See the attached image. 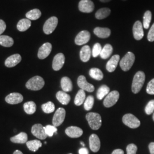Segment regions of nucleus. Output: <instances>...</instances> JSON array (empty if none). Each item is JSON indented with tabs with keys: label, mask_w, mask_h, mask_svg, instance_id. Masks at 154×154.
I'll use <instances>...</instances> for the list:
<instances>
[{
	"label": "nucleus",
	"mask_w": 154,
	"mask_h": 154,
	"mask_svg": "<svg viewBox=\"0 0 154 154\" xmlns=\"http://www.w3.org/2000/svg\"><path fill=\"white\" fill-rule=\"evenodd\" d=\"M145 74L144 72H138L133 78L132 83V91L134 94H137L142 88L145 81Z\"/></svg>",
	"instance_id": "1"
},
{
	"label": "nucleus",
	"mask_w": 154,
	"mask_h": 154,
	"mask_svg": "<svg viewBox=\"0 0 154 154\" xmlns=\"http://www.w3.org/2000/svg\"><path fill=\"white\" fill-rule=\"evenodd\" d=\"M90 128L94 130H98L102 125V118L99 114L89 112L86 116Z\"/></svg>",
	"instance_id": "2"
},
{
	"label": "nucleus",
	"mask_w": 154,
	"mask_h": 154,
	"mask_svg": "<svg viewBox=\"0 0 154 154\" xmlns=\"http://www.w3.org/2000/svg\"><path fill=\"white\" fill-rule=\"evenodd\" d=\"M44 85V79L39 76H35L32 78L26 83V87L27 88L33 91H38L42 89Z\"/></svg>",
	"instance_id": "3"
},
{
	"label": "nucleus",
	"mask_w": 154,
	"mask_h": 154,
	"mask_svg": "<svg viewBox=\"0 0 154 154\" xmlns=\"http://www.w3.org/2000/svg\"><path fill=\"white\" fill-rule=\"evenodd\" d=\"M135 60L134 54L128 51L120 61V66L124 72L128 71L132 67Z\"/></svg>",
	"instance_id": "4"
},
{
	"label": "nucleus",
	"mask_w": 154,
	"mask_h": 154,
	"mask_svg": "<svg viewBox=\"0 0 154 154\" xmlns=\"http://www.w3.org/2000/svg\"><path fill=\"white\" fill-rule=\"evenodd\" d=\"M123 123L131 128H137L140 125V122L135 116L131 114H127L123 116Z\"/></svg>",
	"instance_id": "5"
},
{
	"label": "nucleus",
	"mask_w": 154,
	"mask_h": 154,
	"mask_svg": "<svg viewBox=\"0 0 154 154\" xmlns=\"http://www.w3.org/2000/svg\"><path fill=\"white\" fill-rule=\"evenodd\" d=\"M58 22V20L56 17H51L45 23L43 30L46 34H50L55 30Z\"/></svg>",
	"instance_id": "6"
},
{
	"label": "nucleus",
	"mask_w": 154,
	"mask_h": 154,
	"mask_svg": "<svg viewBox=\"0 0 154 154\" xmlns=\"http://www.w3.org/2000/svg\"><path fill=\"white\" fill-rule=\"evenodd\" d=\"M119 98V92L117 91H112L111 92H110L106 97L103 101V105L106 107H111L114 105H116Z\"/></svg>",
	"instance_id": "7"
},
{
	"label": "nucleus",
	"mask_w": 154,
	"mask_h": 154,
	"mask_svg": "<svg viewBox=\"0 0 154 154\" xmlns=\"http://www.w3.org/2000/svg\"><path fill=\"white\" fill-rule=\"evenodd\" d=\"M66 116V111L63 108H59L56 110L53 118V124L55 127L60 126L63 122Z\"/></svg>",
	"instance_id": "8"
},
{
	"label": "nucleus",
	"mask_w": 154,
	"mask_h": 154,
	"mask_svg": "<svg viewBox=\"0 0 154 154\" xmlns=\"http://www.w3.org/2000/svg\"><path fill=\"white\" fill-rule=\"evenodd\" d=\"M32 133L36 138L44 140L48 137L45 130V127L41 124H35L32 128Z\"/></svg>",
	"instance_id": "9"
},
{
	"label": "nucleus",
	"mask_w": 154,
	"mask_h": 154,
	"mask_svg": "<svg viewBox=\"0 0 154 154\" xmlns=\"http://www.w3.org/2000/svg\"><path fill=\"white\" fill-rule=\"evenodd\" d=\"M79 10L83 13H90L94 9V4L91 0H81L78 5Z\"/></svg>",
	"instance_id": "10"
},
{
	"label": "nucleus",
	"mask_w": 154,
	"mask_h": 154,
	"mask_svg": "<svg viewBox=\"0 0 154 154\" xmlns=\"http://www.w3.org/2000/svg\"><path fill=\"white\" fill-rule=\"evenodd\" d=\"M90 33L87 30H83L77 34L75 38V43L77 45L86 44L90 41Z\"/></svg>",
	"instance_id": "11"
},
{
	"label": "nucleus",
	"mask_w": 154,
	"mask_h": 154,
	"mask_svg": "<svg viewBox=\"0 0 154 154\" xmlns=\"http://www.w3.org/2000/svg\"><path fill=\"white\" fill-rule=\"evenodd\" d=\"M77 83L78 86L84 91L91 93L93 92L95 90L93 85L88 82L86 79V78L83 75H80L78 77L77 80Z\"/></svg>",
	"instance_id": "12"
},
{
	"label": "nucleus",
	"mask_w": 154,
	"mask_h": 154,
	"mask_svg": "<svg viewBox=\"0 0 154 154\" xmlns=\"http://www.w3.org/2000/svg\"><path fill=\"white\" fill-rule=\"evenodd\" d=\"M132 33L134 38L137 41H139L143 38L144 36L143 25L140 21L135 22L132 28Z\"/></svg>",
	"instance_id": "13"
},
{
	"label": "nucleus",
	"mask_w": 154,
	"mask_h": 154,
	"mask_svg": "<svg viewBox=\"0 0 154 154\" xmlns=\"http://www.w3.org/2000/svg\"><path fill=\"white\" fill-rule=\"evenodd\" d=\"M52 50V45L49 42L42 45L38 50V57L40 60H44L49 55Z\"/></svg>",
	"instance_id": "14"
},
{
	"label": "nucleus",
	"mask_w": 154,
	"mask_h": 154,
	"mask_svg": "<svg viewBox=\"0 0 154 154\" xmlns=\"http://www.w3.org/2000/svg\"><path fill=\"white\" fill-rule=\"evenodd\" d=\"M65 62V55L62 53H58L54 57L53 61V69L55 71H58L62 69Z\"/></svg>",
	"instance_id": "15"
},
{
	"label": "nucleus",
	"mask_w": 154,
	"mask_h": 154,
	"mask_svg": "<svg viewBox=\"0 0 154 154\" xmlns=\"http://www.w3.org/2000/svg\"><path fill=\"white\" fill-rule=\"evenodd\" d=\"M89 145L90 149L94 152H97L100 149V142L99 137L96 134H92L89 138Z\"/></svg>",
	"instance_id": "16"
},
{
	"label": "nucleus",
	"mask_w": 154,
	"mask_h": 154,
	"mask_svg": "<svg viewBox=\"0 0 154 154\" xmlns=\"http://www.w3.org/2000/svg\"><path fill=\"white\" fill-rule=\"evenodd\" d=\"M23 96L20 93H13L9 94L5 98V101L11 105H16L23 101Z\"/></svg>",
	"instance_id": "17"
},
{
	"label": "nucleus",
	"mask_w": 154,
	"mask_h": 154,
	"mask_svg": "<svg viewBox=\"0 0 154 154\" xmlns=\"http://www.w3.org/2000/svg\"><path fill=\"white\" fill-rule=\"evenodd\" d=\"M65 133L70 138H79L82 135L83 130L78 127L70 126L66 128Z\"/></svg>",
	"instance_id": "18"
},
{
	"label": "nucleus",
	"mask_w": 154,
	"mask_h": 154,
	"mask_svg": "<svg viewBox=\"0 0 154 154\" xmlns=\"http://www.w3.org/2000/svg\"><path fill=\"white\" fill-rule=\"evenodd\" d=\"M22 60L21 56L18 54H16L13 55H11L9 57L5 62V65L8 67H13L18 65Z\"/></svg>",
	"instance_id": "19"
},
{
	"label": "nucleus",
	"mask_w": 154,
	"mask_h": 154,
	"mask_svg": "<svg viewBox=\"0 0 154 154\" xmlns=\"http://www.w3.org/2000/svg\"><path fill=\"white\" fill-rule=\"evenodd\" d=\"M120 60V56L119 55H113L110 60L107 62L106 64V69L109 72H114L118 66L119 61Z\"/></svg>",
	"instance_id": "20"
},
{
	"label": "nucleus",
	"mask_w": 154,
	"mask_h": 154,
	"mask_svg": "<svg viewBox=\"0 0 154 154\" xmlns=\"http://www.w3.org/2000/svg\"><path fill=\"white\" fill-rule=\"evenodd\" d=\"M94 33L99 38H106L110 36L111 30L109 28L97 27L94 29Z\"/></svg>",
	"instance_id": "21"
},
{
	"label": "nucleus",
	"mask_w": 154,
	"mask_h": 154,
	"mask_svg": "<svg viewBox=\"0 0 154 154\" xmlns=\"http://www.w3.org/2000/svg\"><path fill=\"white\" fill-rule=\"evenodd\" d=\"M91 54V51L90 46L85 45L83 46L80 51V58L81 61L86 62L89 61Z\"/></svg>",
	"instance_id": "22"
},
{
	"label": "nucleus",
	"mask_w": 154,
	"mask_h": 154,
	"mask_svg": "<svg viewBox=\"0 0 154 154\" xmlns=\"http://www.w3.org/2000/svg\"><path fill=\"white\" fill-rule=\"evenodd\" d=\"M56 98L62 105H67L70 101V96L63 91H60L56 94Z\"/></svg>",
	"instance_id": "23"
},
{
	"label": "nucleus",
	"mask_w": 154,
	"mask_h": 154,
	"mask_svg": "<svg viewBox=\"0 0 154 154\" xmlns=\"http://www.w3.org/2000/svg\"><path fill=\"white\" fill-rule=\"evenodd\" d=\"M11 142L14 143L23 144L28 142V135L25 132H20L16 136L11 138Z\"/></svg>",
	"instance_id": "24"
},
{
	"label": "nucleus",
	"mask_w": 154,
	"mask_h": 154,
	"mask_svg": "<svg viewBox=\"0 0 154 154\" xmlns=\"http://www.w3.org/2000/svg\"><path fill=\"white\" fill-rule=\"evenodd\" d=\"M32 22L28 18H23L18 22L17 28L20 32H25L31 26Z\"/></svg>",
	"instance_id": "25"
},
{
	"label": "nucleus",
	"mask_w": 154,
	"mask_h": 154,
	"mask_svg": "<svg viewBox=\"0 0 154 154\" xmlns=\"http://www.w3.org/2000/svg\"><path fill=\"white\" fill-rule=\"evenodd\" d=\"M61 88L65 92L71 91L72 89V84L71 79L68 77H63L61 79Z\"/></svg>",
	"instance_id": "26"
},
{
	"label": "nucleus",
	"mask_w": 154,
	"mask_h": 154,
	"mask_svg": "<svg viewBox=\"0 0 154 154\" xmlns=\"http://www.w3.org/2000/svg\"><path fill=\"white\" fill-rule=\"evenodd\" d=\"M112 51H113V48L111 45H106L103 47V48L102 49L100 54L101 58L103 60H106L109 58L110 55H111Z\"/></svg>",
	"instance_id": "27"
},
{
	"label": "nucleus",
	"mask_w": 154,
	"mask_h": 154,
	"mask_svg": "<svg viewBox=\"0 0 154 154\" xmlns=\"http://www.w3.org/2000/svg\"><path fill=\"white\" fill-rule=\"evenodd\" d=\"M26 143L29 149L33 152H36L42 146V144L41 142V141L38 140H30L28 141Z\"/></svg>",
	"instance_id": "28"
},
{
	"label": "nucleus",
	"mask_w": 154,
	"mask_h": 154,
	"mask_svg": "<svg viewBox=\"0 0 154 154\" xmlns=\"http://www.w3.org/2000/svg\"><path fill=\"white\" fill-rule=\"evenodd\" d=\"M111 13V10L108 8H103L99 9L95 13V17L98 20H103L109 16Z\"/></svg>",
	"instance_id": "29"
},
{
	"label": "nucleus",
	"mask_w": 154,
	"mask_h": 154,
	"mask_svg": "<svg viewBox=\"0 0 154 154\" xmlns=\"http://www.w3.org/2000/svg\"><path fill=\"white\" fill-rule=\"evenodd\" d=\"M86 99V93L83 90H79L77 93L74 99V103L76 106H81L85 102Z\"/></svg>",
	"instance_id": "30"
},
{
	"label": "nucleus",
	"mask_w": 154,
	"mask_h": 154,
	"mask_svg": "<svg viewBox=\"0 0 154 154\" xmlns=\"http://www.w3.org/2000/svg\"><path fill=\"white\" fill-rule=\"evenodd\" d=\"M90 77L97 81H100L103 78V74L102 72L98 68H92L89 71Z\"/></svg>",
	"instance_id": "31"
},
{
	"label": "nucleus",
	"mask_w": 154,
	"mask_h": 154,
	"mask_svg": "<svg viewBox=\"0 0 154 154\" xmlns=\"http://www.w3.org/2000/svg\"><path fill=\"white\" fill-rule=\"evenodd\" d=\"M23 109L29 115L33 114L36 111V105L33 101H30L24 103Z\"/></svg>",
	"instance_id": "32"
},
{
	"label": "nucleus",
	"mask_w": 154,
	"mask_h": 154,
	"mask_svg": "<svg viewBox=\"0 0 154 154\" xmlns=\"http://www.w3.org/2000/svg\"><path fill=\"white\" fill-rule=\"evenodd\" d=\"M14 44V40L8 35H0V45L4 47H11Z\"/></svg>",
	"instance_id": "33"
},
{
	"label": "nucleus",
	"mask_w": 154,
	"mask_h": 154,
	"mask_svg": "<svg viewBox=\"0 0 154 154\" xmlns=\"http://www.w3.org/2000/svg\"><path fill=\"white\" fill-rule=\"evenodd\" d=\"M109 93L110 88L105 85H102L97 91V97L99 100H102L104 97H106Z\"/></svg>",
	"instance_id": "34"
},
{
	"label": "nucleus",
	"mask_w": 154,
	"mask_h": 154,
	"mask_svg": "<svg viewBox=\"0 0 154 154\" xmlns=\"http://www.w3.org/2000/svg\"><path fill=\"white\" fill-rule=\"evenodd\" d=\"M41 16V12L38 9H34L27 12L26 14V18L30 20H38Z\"/></svg>",
	"instance_id": "35"
},
{
	"label": "nucleus",
	"mask_w": 154,
	"mask_h": 154,
	"mask_svg": "<svg viewBox=\"0 0 154 154\" xmlns=\"http://www.w3.org/2000/svg\"><path fill=\"white\" fill-rule=\"evenodd\" d=\"M152 19V13L149 11H146L143 16V25L146 29H149Z\"/></svg>",
	"instance_id": "36"
},
{
	"label": "nucleus",
	"mask_w": 154,
	"mask_h": 154,
	"mask_svg": "<svg viewBox=\"0 0 154 154\" xmlns=\"http://www.w3.org/2000/svg\"><path fill=\"white\" fill-rule=\"evenodd\" d=\"M41 108L43 111L46 114H50L54 111L55 106L52 102H48L45 104H43L41 106Z\"/></svg>",
	"instance_id": "37"
},
{
	"label": "nucleus",
	"mask_w": 154,
	"mask_h": 154,
	"mask_svg": "<svg viewBox=\"0 0 154 154\" xmlns=\"http://www.w3.org/2000/svg\"><path fill=\"white\" fill-rule=\"evenodd\" d=\"M94 103V98L91 95L88 96L85 100L84 102V108L87 111L91 110L93 107Z\"/></svg>",
	"instance_id": "38"
},
{
	"label": "nucleus",
	"mask_w": 154,
	"mask_h": 154,
	"mask_svg": "<svg viewBox=\"0 0 154 154\" xmlns=\"http://www.w3.org/2000/svg\"><path fill=\"white\" fill-rule=\"evenodd\" d=\"M45 130L48 137H53L54 134L57 132V127L51 126V125H47L45 127Z\"/></svg>",
	"instance_id": "39"
},
{
	"label": "nucleus",
	"mask_w": 154,
	"mask_h": 154,
	"mask_svg": "<svg viewBox=\"0 0 154 154\" xmlns=\"http://www.w3.org/2000/svg\"><path fill=\"white\" fill-rule=\"evenodd\" d=\"M102 46L99 43H97L94 45L93 50H92V55L93 57H97L98 55H100L101 51H102Z\"/></svg>",
	"instance_id": "40"
},
{
	"label": "nucleus",
	"mask_w": 154,
	"mask_h": 154,
	"mask_svg": "<svg viewBox=\"0 0 154 154\" xmlns=\"http://www.w3.org/2000/svg\"><path fill=\"white\" fill-rule=\"evenodd\" d=\"M154 111V99L149 102L145 107V112L147 115L151 114Z\"/></svg>",
	"instance_id": "41"
},
{
	"label": "nucleus",
	"mask_w": 154,
	"mask_h": 154,
	"mask_svg": "<svg viewBox=\"0 0 154 154\" xmlns=\"http://www.w3.org/2000/svg\"><path fill=\"white\" fill-rule=\"evenodd\" d=\"M137 150L138 147L135 144H130L127 147V154H136Z\"/></svg>",
	"instance_id": "42"
},
{
	"label": "nucleus",
	"mask_w": 154,
	"mask_h": 154,
	"mask_svg": "<svg viewBox=\"0 0 154 154\" xmlns=\"http://www.w3.org/2000/svg\"><path fill=\"white\" fill-rule=\"evenodd\" d=\"M146 91L149 94L154 95V78L149 82Z\"/></svg>",
	"instance_id": "43"
},
{
	"label": "nucleus",
	"mask_w": 154,
	"mask_h": 154,
	"mask_svg": "<svg viewBox=\"0 0 154 154\" xmlns=\"http://www.w3.org/2000/svg\"><path fill=\"white\" fill-rule=\"evenodd\" d=\"M147 39L149 42L154 41V23L150 28L147 35Z\"/></svg>",
	"instance_id": "44"
},
{
	"label": "nucleus",
	"mask_w": 154,
	"mask_h": 154,
	"mask_svg": "<svg viewBox=\"0 0 154 154\" xmlns=\"http://www.w3.org/2000/svg\"><path fill=\"white\" fill-rule=\"evenodd\" d=\"M6 23L5 22H4L3 20H0V35L1 34H2V33L4 32V31L5 30Z\"/></svg>",
	"instance_id": "45"
},
{
	"label": "nucleus",
	"mask_w": 154,
	"mask_h": 154,
	"mask_svg": "<svg viewBox=\"0 0 154 154\" xmlns=\"http://www.w3.org/2000/svg\"><path fill=\"white\" fill-rule=\"evenodd\" d=\"M79 154H88V149L83 147L79 149Z\"/></svg>",
	"instance_id": "46"
},
{
	"label": "nucleus",
	"mask_w": 154,
	"mask_h": 154,
	"mask_svg": "<svg viewBox=\"0 0 154 154\" xmlns=\"http://www.w3.org/2000/svg\"><path fill=\"white\" fill-rule=\"evenodd\" d=\"M149 148L150 154H154V142H151V143H149Z\"/></svg>",
	"instance_id": "47"
},
{
	"label": "nucleus",
	"mask_w": 154,
	"mask_h": 154,
	"mask_svg": "<svg viewBox=\"0 0 154 154\" xmlns=\"http://www.w3.org/2000/svg\"><path fill=\"white\" fill-rule=\"evenodd\" d=\"M111 154H124V151L121 149H116Z\"/></svg>",
	"instance_id": "48"
},
{
	"label": "nucleus",
	"mask_w": 154,
	"mask_h": 154,
	"mask_svg": "<svg viewBox=\"0 0 154 154\" xmlns=\"http://www.w3.org/2000/svg\"><path fill=\"white\" fill-rule=\"evenodd\" d=\"M13 154H23L22 153L21 151H20V150H16L14 152V153Z\"/></svg>",
	"instance_id": "49"
},
{
	"label": "nucleus",
	"mask_w": 154,
	"mask_h": 154,
	"mask_svg": "<svg viewBox=\"0 0 154 154\" xmlns=\"http://www.w3.org/2000/svg\"><path fill=\"white\" fill-rule=\"evenodd\" d=\"M111 0H100V1L102 2H110Z\"/></svg>",
	"instance_id": "50"
},
{
	"label": "nucleus",
	"mask_w": 154,
	"mask_h": 154,
	"mask_svg": "<svg viewBox=\"0 0 154 154\" xmlns=\"http://www.w3.org/2000/svg\"><path fill=\"white\" fill-rule=\"evenodd\" d=\"M81 145H82L84 147L85 146V144L84 143H83L82 142H81Z\"/></svg>",
	"instance_id": "51"
},
{
	"label": "nucleus",
	"mask_w": 154,
	"mask_h": 154,
	"mask_svg": "<svg viewBox=\"0 0 154 154\" xmlns=\"http://www.w3.org/2000/svg\"><path fill=\"white\" fill-rule=\"evenodd\" d=\"M152 119H153V120H154V114H153V116H152Z\"/></svg>",
	"instance_id": "52"
},
{
	"label": "nucleus",
	"mask_w": 154,
	"mask_h": 154,
	"mask_svg": "<svg viewBox=\"0 0 154 154\" xmlns=\"http://www.w3.org/2000/svg\"><path fill=\"white\" fill-rule=\"evenodd\" d=\"M122 1H126V0H122Z\"/></svg>",
	"instance_id": "53"
},
{
	"label": "nucleus",
	"mask_w": 154,
	"mask_h": 154,
	"mask_svg": "<svg viewBox=\"0 0 154 154\" xmlns=\"http://www.w3.org/2000/svg\"></svg>",
	"instance_id": "54"
}]
</instances>
